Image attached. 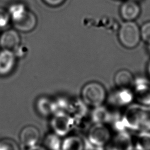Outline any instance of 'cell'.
Returning <instances> with one entry per match:
<instances>
[{
    "instance_id": "13",
    "label": "cell",
    "mask_w": 150,
    "mask_h": 150,
    "mask_svg": "<svg viewBox=\"0 0 150 150\" xmlns=\"http://www.w3.org/2000/svg\"><path fill=\"white\" fill-rule=\"evenodd\" d=\"M36 107L38 112L44 117L53 115L58 111L55 100L45 96L40 97L37 100Z\"/></svg>"
},
{
    "instance_id": "9",
    "label": "cell",
    "mask_w": 150,
    "mask_h": 150,
    "mask_svg": "<svg viewBox=\"0 0 150 150\" xmlns=\"http://www.w3.org/2000/svg\"><path fill=\"white\" fill-rule=\"evenodd\" d=\"M16 59L12 50H0V76H6L12 72L16 66Z\"/></svg>"
},
{
    "instance_id": "1",
    "label": "cell",
    "mask_w": 150,
    "mask_h": 150,
    "mask_svg": "<svg viewBox=\"0 0 150 150\" xmlns=\"http://www.w3.org/2000/svg\"><path fill=\"white\" fill-rule=\"evenodd\" d=\"M122 120L127 130L150 131V107L131 104L122 114Z\"/></svg>"
},
{
    "instance_id": "15",
    "label": "cell",
    "mask_w": 150,
    "mask_h": 150,
    "mask_svg": "<svg viewBox=\"0 0 150 150\" xmlns=\"http://www.w3.org/2000/svg\"><path fill=\"white\" fill-rule=\"evenodd\" d=\"M38 20L36 15L28 11L26 15L18 22L13 23L15 29L22 32H29L33 30L37 25Z\"/></svg>"
},
{
    "instance_id": "12",
    "label": "cell",
    "mask_w": 150,
    "mask_h": 150,
    "mask_svg": "<svg viewBox=\"0 0 150 150\" xmlns=\"http://www.w3.org/2000/svg\"><path fill=\"white\" fill-rule=\"evenodd\" d=\"M120 12L125 21H134L140 15L141 8L137 1L127 0L121 5Z\"/></svg>"
},
{
    "instance_id": "23",
    "label": "cell",
    "mask_w": 150,
    "mask_h": 150,
    "mask_svg": "<svg viewBox=\"0 0 150 150\" xmlns=\"http://www.w3.org/2000/svg\"><path fill=\"white\" fill-rule=\"evenodd\" d=\"M140 29L141 39L148 45H150V21L144 23Z\"/></svg>"
},
{
    "instance_id": "3",
    "label": "cell",
    "mask_w": 150,
    "mask_h": 150,
    "mask_svg": "<svg viewBox=\"0 0 150 150\" xmlns=\"http://www.w3.org/2000/svg\"><path fill=\"white\" fill-rule=\"evenodd\" d=\"M118 38L121 44L128 49L137 46L141 39V29L134 21H125L120 27Z\"/></svg>"
},
{
    "instance_id": "7",
    "label": "cell",
    "mask_w": 150,
    "mask_h": 150,
    "mask_svg": "<svg viewBox=\"0 0 150 150\" xmlns=\"http://www.w3.org/2000/svg\"><path fill=\"white\" fill-rule=\"evenodd\" d=\"M134 100L133 91L130 88H118L108 97L109 103L114 107H122L130 105Z\"/></svg>"
},
{
    "instance_id": "2",
    "label": "cell",
    "mask_w": 150,
    "mask_h": 150,
    "mask_svg": "<svg viewBox=\"0 0 150 150\" xmlns=\"http://www.w3.org/2000/svg\"><path fill=\"white\" fill-rule=\"evenodd\" d=\"M81 100L87 106L96 108L103 105L107 98L104 86L97 81L86 83L81 91Z\"/></svg>"
},
{
    "instance_id": "26",
    "label": "cell",
    "mask_w": 150,
    "mask_h": 150,
    "mask_svg": "<svg viewBox=\"0 0 150 150\" xmlns=\"http://www.w3.org/2000/svg\"><path fill=\"white\" fill-rule=\"evenodd\" d=\"M66 0H43L47 5L52 7H56L62 5Z\"/></svg>"
},
{
    "instance_id": "21",
    "label": "cell",
    "mask_w": 150,
    "mask_h": 150,
    "mask_svg": "<svg viewBox=\"0 0 150 150\" xmlns=\"http://www.w3.org/2000/svg\"><path fill=\"white\" fill-rule=\"evenodd\" d=\"M62 141L60 137L54 132L46 135L43 141V146L47 150H61Z\"/></svg>"
},
{
    "instance_id": "11",
    "label": "cell",
    "mask_w": 150,
    "mask_h": 150,
    "mask_svg": "<svg viewBox=\"0 0 150 150\" xmlns=\"http://www.w3.org/2000/svg\"><path fill=\"white\" fill-rule=\"evenodd\" d=\"M20 45V35L15 29H7L0 36V46L2 49L13 51Z\"/></svg>"
},
{
    "instance_id": "22",
    "label": "cell",
    "mask_w": 150,
    "mask_h": 150,
    "mask_svg": "<svg viewBox=\"0 0 150 150\" xmlns=\"http://www.w3.org/2000/svg\"><path fill=\"white\" fill-rule=\"evenodd\" d=\"M0 150H19V147L13 139L3 138L0 140Z\"/></svg>"
},
{
    "instance_id": "16",
    "label": "cell",
    "mask_w": 150,
    "mask_h": 150,
    "mask_svg": "<svg viewBox=\"0 0 150 150\" xmlns=\"http://www.w3.org/2000/svg\"><path fill=\"white\" fill-rule=\"evenodd\" d=\"M134 80L131 72L127 69L120 70L114 76V83L118 88H130L133 86Z\"/></svg>"
},
{
    "instance_id": "10",
    "label": "cell",
    "mask_w": 150,
    "mask_h": 150,
    "mask_svg": "<svg viewBox=\"0 0 150 150\" xmlns=\"http://www.w3.org/2000/svg\"><path fill=\"white\" fill-rule=\"evenodd\" d=\"M40 138V132L35 126L25 127L19 134V140L21 144L26 149L36 144Z\"/></svg>"
},
{
    "instance_id": "8",
    "label": "cell",
    "mask_w": 150,
    "mask_h": 150,
    "mask_svg": "<svg viewBox=\"0 0 150 150\" xmlns=\"http://www.w3.org/2000/svg\"><path fill=\"white\" fill-rule=\"evenodd\" d=\"M107 145L114 150H134L132 137L127 131L117 132Z\"/></svg>"
},
{
    "instance_id": "14",
    "label": "cell",
    "mask_w": 150,
    "mask_h": 150,
    "mask_svg": "<svg viewBox=\"0 0 150 150\" xmlns=\"http://www.w3.org/2000/svg\"><path fill=\"white\" fill-rule=\"evenodd\" d=\"M103 105L94 108L91 114V121L94 124H108L112 121L115 114Z\"/></svg>"
},
{
    "instance_id": "17",
    "label": "cell",
    "mask_w": 150,
    "mask_h": 150,
    "mask_svg": "<svg viewBox=\"0 0 150 150\" xmlns=\"http://www.w3.org/2000/svg\"><path fill=\"white\" fill-rule=\"evenodd\" d=\"M84 142L78 135H67L62 141L61 150H84Z\"/></svg>"
},
{
    "instance_id": "18",
    "label": "cell",
    "mask_w": 150,
    "mask_h": 150,
    "mask_svg": "<svg viewBox=\"0 0 150 150\" xmlns=\"http://www.w3.org/2000/svg\"><path fill=\"white\" fill-rule=\"evenodd\" d=\"M86 106L81 100L70 99L66 112L74 118L83 117L86 115Z\"/></svg>"
},
{
    "instance_id": "20",
    "label": "cell",
    "mask_w": 150,
    "mask_h": 150,
    "mask_svg": "<svg viewBox=\"0 0 150 150\" xmlns=\"http://www.w3.org/2000/svg\"><path fill=\"white\" fill-rule=\"evenodd\" d=\"M7 11L12 23H15L22 19L29 9L23 3L15 2L10 5Z\"/></svg>"
},
{
    "instance_id": "29",
    "label": "cell",
    "mask_w": 150,
    "mask_h": 150,
    "mask_svg": "<svg viewBox=\"0 0 150 150\" xmlns=\"http://www.w3.org/2000/svg\"><path fill=\"white\" fill-rule=\"evenodd\" d=\"M148 52H149L150 53V45H148Z\"/></svg>"
},
{
    "instance_id": "28",
    "label": "cell",
    "mask_w": 150,
    "mask_h": 150,
    "mask_svg": "<svg viewBox=\"0 0 150 150\" xmlns=\"http://www.w3.org/2000/svg\"><path fill=\"white\" fill-rule=\"evenodd\" d=\"M147 71H148V73L150 77V62H149L148 66H147Z\"/></svg>"
},
{
    "instance_id": "24",
    "label": "cell",
    "mask_w": 150,
    "mask_h": 150,
    "mask_svg": "<svg viewBox=\"0 0 150 150\" xmlns=\"http://www.w3.org/2000/svg\"><path fill=\"white\" fill-rule=\"evenodd\" d=\"M10 20V16L8 11L0 8V28L6 27L8 25Z\"/></svg>"
},
{
    "instance_id": "30",
    "label": "cell",
    "mask_w": 150,
    "mask_h": 150,
    "mask_svg": "<svg viewBox=\"0 0 150 150\" xmlns=\"http://www.w3.org/2000/svg\"><path fill=\"white\" fill-rule=\"evenodd\" d=\"M132 1H137H137H139V0H132Z\"/></svg>"
},
{
    "instance_id": "25",
    "label": "cell",
    "mask_w": 150,
    "mask_h": 150,
    "mask_svg": "<svg viewBox=\"0 0 150 150\" xmlns=\"http://www.w3.org/2000/svg\"><path fill=\"white\" fill-rule=\"evenodd\" d=\"M26 51L27 50L26 49V47H24L23 46L20 45L13 52H14L16 57H22L23 56L26 55Z\"/></svg>"
},
{
    "instance_id": "5",
    "label": "cell",
    "mask_w": 150,
    "mask_h": 150,
    "mask_svg": "<svg viewBox=\"0 0 150 150\" xmlns=\"http://www.w3.org/2000/svg\"><path fill=\"white\" fill-rule=\"evenodd\" d=\"M50 124L54 134L63 137L67 135L74 128V120L66 112L57 111L52 115Z\"/></svg>"
},
{
    "instance_id": "19",
    "label": "cell",
    "mask_w": 150,
    "mask_h": 150,
    "mask_svg": "<svg viewBox=\"0 0 150 150\" xmlns=\"http://www.w3.org/2000/svg\"><path fill=\"white\" fill-rule=\"evenodd\" d=\"M134 150H150V131H139L132 137Z\"/></svg>"
},
{
    "instance_id": "4",
    "label": "cell",
    "mask_w": 150,
    "mask_h": 150,
    "mask_svg": "<svg viewBox=\"0 0 150 150\" xmlns=\"http://www.w3.org/2000/svg\"><path fill=\"white\" fill-rule=\"evenodd\" d=\"M89 143L96 148H103L111 139L110 128L104 124H94L87 131Z\"/></svg>"
},
{
    "instance_id": "6",
    "label": "cell",
    "mask_w": 150,
    "mask_h": 150,
    "mask_svg": "<svg viewBox=\"0 0 150 150\" xmlns=\"http://www.w3.org/2000/svg\"><path fill=\"white\" fill-rule=\"evenodd\" d=\"M132 87L134 100L139 104L150 107V81L144 77L135 78Z\"/></svg>"
},
{
    "instance_id": "27",
    "label": "cell",
    "mask_w": 150,
    "mask_h": 150,
    "mask_svg": "<svg viewBox=\"0 0 150 150\" xmlns=\"http://www.w3.org/2000/svg\"><path fill=\"white\" fill-rule=\"evenodd\" d=\"M26 150H47V149L44 146L36 144L32 147H30L26 149Z\"/></svg>"
}]
</instances>
